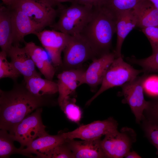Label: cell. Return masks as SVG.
I'll list each match as a JSON object with an SVG mask.
<instances>
[{"mask_svg":"<svg viewBox=\"0 0 158 158\" xmlns=\"http://www.w3.org/2000/svg\"><path fill=\"white\" fill-rule=\"evenodd\" d=\"M143 72L142 69H135L125 61L122 56L115 58L107 70L99 89L87 102L86 105H89L95 99L106 90L114 87L121 86L134 80Z\"/></svg>","mask_w":158,"mask_h":158,"instance_id":"obj_4","label":"cell"},{"mask_svg":"<svg viewBox=\"0 0 158 158\" xmlns=\"http://www.w3.org/2000/svg\"><path fill=\"white\" fill-rule=\"evenodd\" d=\"M116 23V17L106 7H93L90 18L80 34L90 44L98 57L110 52Z\"/></svg>","mask_w":158,"mask_h":158,"instance_id":"obj_2","label":"cell"},{"mask_svg":"<svg viewBox=\"0 0 158 158\" xmlns=\"http://www.w3.org/2000/svg\"><path fill=\"white\" fill-rule=\"evenodd\" d=\"M154 7L158 10V0H149Z\"/></svg>","mask_w":158,"mask_h":158,"instance_id":"obj_37","label":"cell"},{"mask_svg":"<svg viewBox=\"0 0 158 158\" xmlns=\"http://www.w3.org/2000/svg\"><path fill=\"white\" fill-rule=\"evenodd\" d=\"M66 140L75 158H106L101 146V138L81 141Z\"/></svg>","mask_w":158,"mask_h":158,"instance_id":"obj_16","label":"cell"},{"mask_svg":"<svg viewBox=\"0 0 158 158\" xmlns=\"http://www.w3.org/2000/svg\"><path fill=\"white\" fill-rule=\"evenodd\" d=\"M85 70L80 68L66 70L57 76L59 95L58 103L61 105L65 98L74 92L78 87Z\"/></svg>","mask_w":158,"mask_h":158,"instance_id":"obj_17","label":"cell"},{"mask_svg":"<svg viewBox=\"0 0 158 158\" xmlns=\"http://www.w3.org/2000/svg\"><path fill=\"white\" fill-rule=\"evenodd\" d=\"M157 150L156 154H157L158 155V146L155 147Z\"/></svg>","mask_w":158,"mask_h":158,"instance_id":"obj_40","label":"cell"},{"mask_svg":"<svg viewBox=\"0 0 158 158\" xmlns=\"http://www.w3.org/2000/svg\"><path fill=\"white\" fill-rule=\"evenodd\" d=\"M47 5L53 7L57 6L54 0H39Z\"/></svg>","mask_w":158,"mask_h":158,"instance_id":"obj_35","label":"cell"},{"mask_svg":"<svg viewBox=\"0 0 158 158\" xmlns=\"http://www.w3.org/2000/svg\"><path fill=\"white\" fill-rule=\"evenodd\" d=\"M101 145L106 158H122L130 151L136 140V134L132 128H122L104 135Z\"/></svg>","mask_w":158,"mask_h":158,"instance_id":"obj_6","label":"cell"},{"mask_svg":"<svg viewBox=\"0 0 158 158\" xmlns=\"http://www.w3.org/2000/svg\"><path fill=\"white\" fill-rule=\"evenodd\" d=\"M75 103L76 99L69 96L65 98L60 107L69 120L77 123L80 120L82 112Z\"/></svg>","mask_w":158,"mask_h":158,"instance_id":"obj_24","label":"cell"},{"mask_svg":"<svg viewBox=\"0 0 158 158\" xmlns=\"http://www.w3.org/2000/svg\"><path fill=\"white\" fill-rule=\"evenodd\" d=\"M140 124L148 140L155 147L158 146V125L144 119Z\"/></svg>","mask_w":158,"mask_h":158,"instance_id":"obj_28","label":"cell"},{"mask_svg":"<svg viewBox=\"0 0 158 158\" xmlns=\"http://www.w3.org/2000/svg\"><path fill=\"white\" fill-rule=\"evenodd\" d=\"M63 52L62 65L66 70L79 68L85 62L98 57L90 44L80 34L70 35Z\"/></svg>","mask_w":158,"mask_h":158,"instance_id":"obj_5","label":"cell"},{"mask_svg":"<svg viewBox=\"0 0 158 158\" xmlns=\"http://www.w3.org/2000/svg\"><path fill=\"white\" fill-rule=\"evenodd\" d=\"M9 6L20 10L45 27L52 25L58 13L57 10L39 0H19Z\"/></svg>","mask_w":158,"mask_h":158,"instance_id":"obj_9","label":"cell"},{"mask_svg":"<svg viewBox=\"0 0 158 158\" xmlns=\"http://www.w3.org/2000/svg\"><path fill=\"white\" fill-rule=\"evenodd\" d=\"M115 58L114 53L110 52L92 60L84 72L78 86L86 84L94 89L101 84L107 70Z\"/></svg>","mask_w":158,"mask_h":158,"instance_id":"obj_13","label":"cell"},{"mask_svg":"<svg viewBox=\"0 0 158 158\" xmlns=\"http://www.w3.org/2000/svg\"><path fill=\"white\" fill-rule=\"evenodd\" d=\"M147 74L145 82L147 83L148 92L152 97V98L158 97V75H153L148 76Z\"/></svg>","mask_w":158,"mask_h":158,"instance_id":"obj_32","label":"cell"},{"mask_svg":"<svg viewBox=\"0 0 158 158\" xmlns=\"http://www.w3.org/2000/svg\"><path fill=\"white\" fill-rule=\"evenodd\" d=\"M151 44L152 54L158 51V26H152L142 29Z\"/></svg>","mask_w":158,"mask_h":158,"instance_id":"obj_31","label":"cell"},{"mask_svg":"<svg viewBox=\"0 0 158 158\" xmlns=\"http://www.w3.org/2000/svg\"><path fill=\"white\" fill-rule=\"evenodd\" d=\"M147 74L144 73L121 86L120 93L124 97L122 102L128 105L135 116L136 123L139 124L143 119L144 111L148 104V101L145 100L144 95V83Z\"/></svg>","mask_w":158,"mask_h":158,"instance_id":"obj_8","label":"cell"},{"mask_svg":"<svg viewBox=\"0 0 158 158\" xmlns=\"http://www.w3.org/2000/svg\"><path fill=\"white\" fill-rule=\"evenodd\" d=\"M13 44L11 11L9 6L0 7V46L7 54Z\"/></svg>","mask_w":158,"mask_h":158,"instance_id":"obj_21","label":"cell"},{"mask_svg":"<svg viewBox=\"0 0 158 158\" xmlns=\"http://www.w3.org/2000/svg\"><path fill=\"white\" fill-rule=\"evenodd\" d=\"M54 1L56 4L57 6L60 4L62 3L65 2H70L71 3L74 1V0H54Z\"/></svg>","mask_w":158,"mask_h":158,"instance_id":"obj_36","label":"cell"},{"mask_svg":"<svg viewBox=\"0 0 158 158\" xmlns=\"http://www.w3.org/2000/svg\"><path fill=\"white\" fill-rule=\"evenodd\" d=\"M142 0H106L103 6L116 16L121 13L132 10Z\"/></svg>","mask_w":158,"mask_h":158,"instance_id":"obj_25","label":"cell"},{"mask_svg":"<svg viewBox=\"0 0 158 158\" xmlns=\"http://www.w3.org/2000/svg\"><path fill=\"white\" fill-rule=\"evenodd\" d=\"M116 17L117 40L114 53L117 58L122 56L121 51L123 43L128 34L137 27V22L133 9L121 13Z\"/></svg>","mask_w":158,"mask_h":158,"instance_id":"obj_19","label":"cell"},{"mask_svg":"<svg viewBox=\"0 0 158 158\" xmlns=\"http://www.w3.org/2000/svg\"><path fill=\"white\" fill-rule=\"evenodd\" d=\"M3 2V4L9 6L11 3V0H1Z\"/></svg>","mask_w":158,"mask_h":158,"instance_id":"obj_38","label":"cell"},{"mask_svg":"<svg viewBox=\"0 0 158 158\" xmlns=\"http://www.w3.org/2000/svg\"><path fill=\"white\" fill-rule=\"evenodd\" d=\"M42 109L39 108L21 121L14 128L12 135L14 141L19 142L23 149L35 139L47 135L46 126L42 122Z\"/></svg>","mask_w":158,"mask_h":158,"instance_id":"obj_7","label":"cell"},{"mask_svg":"<svg viewBox=\"0 0 158 158\" xmlns=\"http://www.w3.org/2000/svg\"><path fill=\"white\" fill-rule=\"evenodd\" d=\"M128 60L140 66L144 73H158V51L146 58L138 59L133 57L128 58Z\"/></svg>","mask_w":158,"mask_h":158,"instance_id":"obj_26","label":"cell"},{"mask_svg":"<svg viewBox=\"0 0 158 158\" xmlns=\"http://www.w3.org/2000/svg\"><path fill=\"white\" fill-rule=\"evenodd\" d=\"M26 51L45 78L52 80L55 70L46 50L32 42H24Z\"/></svg>","mask_w":158,"mask_h":158,"instance_id":"obj_15","label":"cell"},{"mask_svg":"<svg viewBox=\"0 0 158 158\" xmlns=\"http://www.w3.org/2000/svg\"><path fill=\"white\" fill-rule=\"evenodd\" d=\"M47 158H75L66 141L53 147L49 152Z\"/></svg>","mask_w":158,"mask_h":158,"instance_id":"obj_29","label":"cell"},{"mask_svg":"<svg viewBox=\"0 0 158 158\" xmlns=\"http://www.w3.org/2000/svg\"><path fill=\"white\" fill-rule=\"evenodd\" d=\"M44 96H36L25 86L17 85L10 90H0V128L11 134L17 125L37 109L45 106Z\"/></svg>","mask_w":158,"mask_h":158,"instance_id":"obj_1","label":"cell"},{"mask_svg":"<svg viewBox=\"0 0 158 158\" xmlns=\"http://www.w3.org/2000/svg\"><path fill=\"white\" fill-rule=\"evenodd\" d=\"M19 0H11V4L10 5H11L12 4H13V3H14V2L18 1Z\"/></svg>","mask_w":158,"mask_h":158,"instance_id":"obj_39","label":"cell"},{"mask_svg":"<svg viewBox=\"0 0 158 158\" xmlns=\"http://www.w3.org/2000/svg\"><path fill=\"white\" fill-rule=\"evenodd\" d=\"M58 7L59 19L50 27L71 36L81 33L90 19L93 9L91 6L74 2L69 7L61 4Z\"/></svg>","mask_w":158,"mask_h":158,"instance_id":"obj_3","label":"cell"},{"mask_svg":"<svg viewBox=\"0 0 158 158\" xmlns=\"http://www.w3.org/2000/svg\"><path fill=\"white\" fill-rule=\"evenodd\" d=\"M11 62L24 80L39 74L36 70V66L30 56L24 47L12 45L7 53Z\"/></svg>","mask_w":158,"mask_h":158,"instance_id":"obj_18","label":"cell"},{"mask_svg":"<svg viewBox=\"0 0 158 158\" xmlns=\"http://www.w3.org/2000/svg\"><path fill=\"white\" fill-rule=\"evenodd\" d=\"M66 139L61 134L56 135H47L39 137L22 150V155L32 157V154L39 158H47L50 151L54 147L64 142Z\"/></svg>","mask_w":158,"mask_h":158,"instance_id":"obj_14","label":"cell"},{"mask_svg":"<svg viewBox=\"0 0 158 158\" xmlns=\"http://www.w3.org/2000/svg\"><path fill=\"white\" fill-rule=\"evenodd\" d=\"M126 158H142L138 153L135 151H130L126 154L124 157Z\"/></svg>","mask_w":158,"mask_h":158,"instance_id":"obj_34","label":"cell"},{"mask_svg":"<svg viewBox=\"0 0 158 158\" xmlns=\"http://www.w3.org/2000/svg\"><path fill=\"white\" fill-rule=\"evenodd\" d=\"M105 1L106 0H74L73 3L95 7L103 6Z\"/></svg>","mask_w":158,"mask_h":158,"instance_id":"obj_33","label":"cell"},{"mask_svg":"<svg viewBox=\"0 0 158 158\" xmlns=\"http://www.w3.org/2000/svg\"><path fill=\"white\" fill-rule=\"evenodd\" d=\"M35 35L48 53L54 65H62L61 54L70 35L54 30H42Z\"/></svg>","mask_w":158,"mask_h":158,"instance_id":"obj_11","label":"cell"},{"mask_svg":"<svg viewBox=\"0 0 158 158\" xmlns=\"http://www.w3.org/2000/svg\"><path fill=\"white\" fill-rule=\"evenodd\" d=\"M25 86L33 94L38 96L55 94L58 92L57 83L42 78L40 74L24 80Z\"/></svg>","mask_w":158,"mask_h":158,"instance_id":"obj_22","label":"cell"},{"mask_svg":"<svg viewBox=\"0 0 158 158\" xmlns=\"http://www.w3.org/2000/svg\"><path fill=\"white\" fill-rule=\"evenodd\" d=\"M15 141L12 135L8 131L2 129L0 131V158L9 157L15 154H22V149L16 148L13 144Z\"/></svg>","mask_w":158,"mask_h":158,"instance_id":"obj_23","label":"cell"},{"mask_svg":"<svg viewBox=\"0 0 158 158\" xmlns=\"http://www.w3.org/2000/svg\"><path fill=\"white\" fill-rule=\"evenodd\" d=\"M118 125L117 121L110 117L104 120L95 121L81 125L73 130L61 134L66 139L94 140L101 138L102 136L118 130Z\"/></svg>","mask_w":158,"mask_h":158,"instance_id":"obj_10","label":"cell"},{"mask_svg":"<svg viewBox=\"0 0 158 158\" xmlns=\"http://www.w3.org/2000/svg\"><path fill=\"white\" fill-rule=\"evenodd\" d=\"M9 7L11 13L13 45L19 46L20 42H25L24 38L26 35H35L45 27L32 20L20 10Z\"/></svg>","mask_w":158,"mask_h":158,"instance_id":"obj_12","label":"cell"},{"mask_svg":"<svg viewBox=\"0 0 158 158\" xmlns=\"http://www.w3.org/2000/svg\"><path fill=\"white\" fill-rule=\"evenodd\" d=\"M137 27L142 29L158 26V10L149 0H142L133 9Z\"/></svg>","mask_w":158,"mask_h":158,"instance_id":"obj_20","label":"cell"},{"mask_svg":"<svg viewBox=\"0 0 158 158\" xmlns=\"http://www.w3.org/2000/svg\"><path fill=\"white\" fill-rule=\"evenodd\" d=\"M143 115V119L158 125V97L148 101Z\"/></svg>","mask_w":158,"mask_h":158,"instance_id":"obj_30","label":"cell"},{"mask_svg":"<svg viewBox=\"0 0 158 158\" xmlns=\"http://www.w3.org/2000/svg\"><path fill=\"white\" fill-rule=\"evenodd\" d=\"M7 54L1 51L0 52V78H8L16 79L20 75L14 65L7 59Z\"/></svg>","mask_w":158,"mask_h":158,"instance_id":"obj_27","label":"cell"}]
</instances>
